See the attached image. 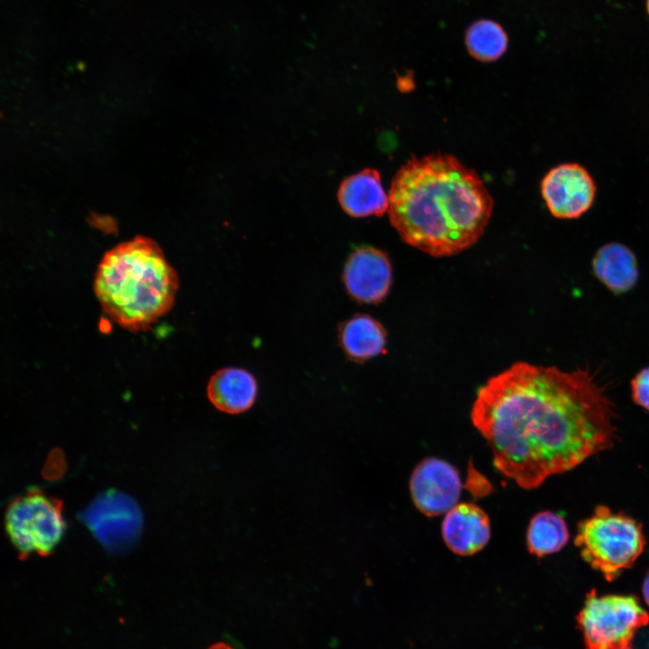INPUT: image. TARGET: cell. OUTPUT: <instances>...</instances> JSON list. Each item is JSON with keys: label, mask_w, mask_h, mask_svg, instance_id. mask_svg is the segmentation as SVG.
<instances>
[{"label": "cell", "mask_w": 649, "mask_h": 649, "mask_svg": "<svg viewBox=\"0 0 649 649\" xmlns=\"http://www.w3.org/2000/svg\"><path fill=\"white\" fill-rule=\"evenodd\" d=\"M587 649H633L636 631L649 623L648 613L631 595H587L578 616Z\"/></svg>", "instance_id": "8992f818"}, {"label": "cell", "mask_w": 649, "mask_h": 649, "mask_svg": "<svg viewBox=\"0 0 649 649\" xmlns=\"http://www.w3.org/2000/svg\"><path fill=\"white\" fill-rule=\"evenodd\" d=\"M81 519L95 537L114 553L128 551L139 538L142 514L127 495L109 490L95 498L82 512Z\"/></svg>", "instance_id": "52a82bcc"}, {"label": "cell", "mask_w": 649, "mask_h": 649, "mask_svg": "<svg viewBox=\"0 0 649 649\" xmlns=\"http://www.w3.org/2000/svg\"><path fill=\"white\" fill-rule=\"evenodd\" d=\"M210 649H233V648L224 644H218L212 646Z\"/></svg>", "instance_id": "ffe728a7"}, {"label": "cell", "mask_w": 649, "mask_h": 649, "mask_svg": "<svg viewBox=\"0 0 649 649\" xmlns=\"http://www.w3.org/2000/svg\"><path fill=\"white\" fill-rule=\"evenodd\" d=\"M540 190L553 216L572 220L581 217L592 207L597 185L584 166L565 162L552 168L544 175Z\"/></svg>", "instance_id": "ba28073f"}, {"label": "cell", "mask_w": 649, "mask_h": 649, "mask_svg": "<svg viewBox=\"0 0 649 649\" xmlns=\"http://www.w3.org/2000/svg\"><path fill=\"white\" fill-rule=\"evenodd\" d=\"M574 544L582 559L612 581L633 566L646 540L642 525L635 519L599 505L578 524Z\"/></svg>", "instance_id": "277c9868"}, {"label": "cell", "mask_w": 649, "mask_h": 649, "mask_svg": "<svg viewBox=\"0 0 649 649\" xmlns=\"http://www.w3.org/2000/svg\"><path fill=\"white\" fill-rule=\"evenodd\" d=\"M409 488L417 509L425 516H435L447 513L457 505L462 481L457 469L451 463L429 457L413 471Z\"/></svg>", "instance_id": "9c48e42d"}, {"label": "cell", "mask_w": 649, "mask_h": 649, "mask_svg": "<svg viewBox=\"0 0 649 649\" xmlns=\"http://www.w3.org/2000/svg\"><path fill=\"white\" fill-rule=\"evenodd\" d=\"M493 199L478 173L452 155L407 161L388 193L391 224L407 244L434 257L457 254L483 234Z\"/></svg>", "instance_id": "7a4b0ae2"}, {"label": "cell", "mask_w": 649, "mask_h": 649, "mask_svg": "<svg viewBox=\"0 0 649 649\" xmlns=\"http://www.w3.org/2000/svg\"><path fill=\"white\" fill-rule=\"evenodd\" d=\"M592 269L599 280L617 294L629 291L638 279L634 252L619 242L601 246L593 257Z\"/></svg>", "instance_id": "5bb4252c"}, {"label": "cell", "mask_w": 649, "mask_h": 649, "mask_svg": "<svg viewBox=\"0 0 649 649\" xmlns=\"http://www.w3.org/2000/svg\"><path fill=\"white\" fill-rule=\"evenodd\" d=\"M178 277L152 240L136 237L102 258L94 290L104 312L131 331L149 328L172 307Z\"/></svg>", "instance_id": "3957f363"}, {"label": "cell", "mask_w": 649, "mask_h": 649, "mask_svg": "<svg viewBox=\"0 0 649 649\" xmlns=\"http://www.w3.org/2000/svg\"><path fill=\"white\" fill-rule=\"evenodd\" d=\"M567 524L553 511H541L531 519L526 531L529 553L544 557L562 550L569 541Z\"/></svg>", "instance_id": "2e32d148"}, {"label": "cell", "mask_w": 649, "mask_h": 649, "mask_svg": "<svg viewBox=\"0 0 649 649\" xmlns=\"http://www.w3.org/2000/svg\"><path fill=\"white\" fill-rule=\"evenodd\" d=\"M343 210L354 217L381 215L388 209V196L378 171L364 169L346 178L339 189Z\"/></svg>", "instance_id": "4fadbf2b"}, {"label": "cell", "mask_w": 649, "mask_h": 649, "mask_svg": "<svg viewBox=\"0 0 649 649\" xmlns=\"http://www.w3.org/2000/svg\"><path fill=\"white\" fill-rule=\"evenodd\" d=\"M206 394L212 405L221 412L238 415L249 410L258 394V384L248 370L227 367L210 378Z\"/></svg>", "instance_id": "7c38bea8"}, {"label": "cell", "mask_w": 649, "mask_h": 649, "mask_svg": "<svg viewBox=\"0 0 649 649\" xmlns=\"http://www.w3.org/2000/svg\"><path fill=\"white\" fill-rule=\"evenodd\" d=\"M5 523L7 535L22 558L32 553L49 555L66 529L61 501L37 488L8 505Z\"/></svg>", "instance_id": "5b68a950"}, {"label": "cell", "mask_w": 649, "mask_h": 649, "mask_svg": "<svg viewBox=\"0 0 649 649\" xmlns=\"http://www.w3.org/2000/svg\"><path fill=\"white\" fill-rule=\"evenodd\" d=\"M338 340L346 356L354 361L361 362L385 352V330L367 315H357L342 323Z\"/></svg>", "instance_id": "9a60e30c"}, {"label": "cell", "mask_w": 649, "mask_h": 649, "mask_svg": "<svg viewBox=\"0 0 649 649\" xmlns=\"http://www.w3.org/2000/svg\"><path fill=\"white\" fill-rule=\"evenodd\" d=\"M442 535L453 553L472 555L483 549L489 540V518L473 503L457 504L445 515Z\"/></svg>", "instance_id": "8fae6325"}, {"label": "cell", "mask_w": 649, "mask_h": 649, "mask_svg": "<svg viewBox=\"0 0 649 649\" xmlns=\"http://www.w3.org/2000/svg\"><path fill=\"white\" fill-rule=\"evenodd\" d=\"M591 368L518 361L491 377L471 411L495 467L526 489L613 446V404Z\"/></svg>", "instance_id": "6da1fadb"}, {"label": "cell", "mask_w": 649, "mask_h": 649, "mask_svg": "<svg viewBox=\"0 0 649 649\" xmlns=\"http://www.w3.org/2000/svg\"><path fill=\"white\" fill-rule=\"evenodd\" d=\"M465 45L474 59L490 62L499 59L508 46V36L497 22L481 19L472 23L465 32Z\"/></svg>", "instance_id": "e0dca14e"}, {"label": "cell", "mask_w": 649, "mask_h": 649, "mask_svg": "<svg viewBox=\"0 0 649 649\" xmlns=\"http://www.w3.org/2000/svg\"><path fill=\"white\" fill-rule=\"evenodd\" d=\"M343 280L354 300L378 304L386 297L391 285L390 262L381 251L370 246L360 247L349 256Z\"/></svg>", "instance_id": "30bf717a"}, {"label": "cell", "mask_w": 649, "mask_h": 649, "mask_svg": "<svg viewBox=\"0 0 649 649\" xmlns=\"http://www.w3.org/2000/svg\"><path fill=\"white\" fill-rule=\"evenodd\" d=\"M643 594H644L645 602L649 606V572L646 574L644 583H643Z\"/></svg>", "instance_id": "d6986e66"}, {"label": "cell", "mask_w": 649, "mask_h": 649, "mask_svg": "<svg viewBox=\"0 0 649 649\" xmlns=\"http://www.w3.org/2000/svg\"><path fill=\"white\" fill-rule=\"evenodd\" d=\"M646 10L649 14V0H646Z\"/></svg>", "instance_id": "44dd1931"}, {"label": "cell", "mask_w": 649, "mask_h": 649, "mask_svg": "<svg viewBox=\"0 0 649 649\" xmlns=\"http://www.w3.org/2000/svg\"><path fill=\"white\" fill-rule=\"evenodd\" d=\"M632 397L635 404L649 411V367L641 370L631 382Z\"/></svg>", "instance_id": "ac0fdd59"}]
</instances>
